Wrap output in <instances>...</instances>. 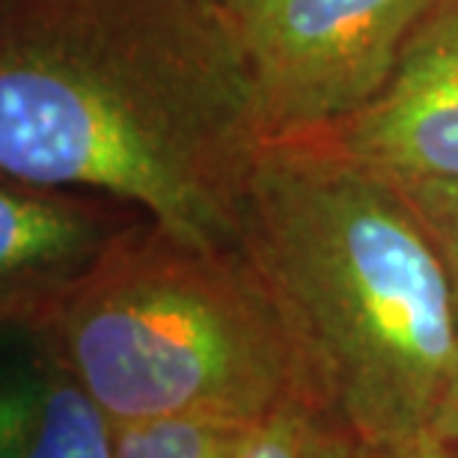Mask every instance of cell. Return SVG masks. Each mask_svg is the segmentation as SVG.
Here are the masks:
<instances>
[{"mask_svg":"<svg viewBox=\"0 0 458 458\" xmlns=\"http://www.w3.org/2000/svg\"><path fill=\"white\" fill-rule=\"evenodd\" d=\"M435 0H217L265 140L322 134L369 105Z\"/></svg>","mask_w":458,"mask_h":458,"instance_id":"4","label":"cell"},{"mask_svg":"<svg viewBox=\"0 0 458 458\" xmlns=\"http://www.w3.org/2000/svg\"><path fill=\"white\" fill-rule=\"evenodd\" d=\"M318 137L396 188L458 182V0H435L381 93Z\"/></svg>","mask_w":458,"mask_h":458,"instance_id":"5","label":"cell"},{"mask_svg":"<svg viewBox=\"0 0 458 458\" xmlns=\"http://www.w3.org/2000/svg\"><path fill=\"white\" fill-rule=\"evenodd\" d=\"M354 441L304 405L262 423L238 458H352Z\"/></svg>","mask_w":458,"mask_h":458,"instance_id":"9","label":"cell"},{"mask_svg":"<svg viewBox=\"0 0 458 458\" xmlns=\"http://www.w3.org/2000/svg\"><path fill=\"white\" fill-rule=\"evenodd\" d=\"M119 199L39 182H0V316L39 325L143 215ZM137 212V208H134Z\"/></svg>","mask_w":458,"mask_h":458,"instance_id":"6","label":"cell"},{"mask_svg":"<svg viewBox=\"0 0 458 458\" xmlns=\"http://www.w3.org/2000/svg\"><path fill=\"white\" fill-rule=\"evenodd\" d=\"M4 327L13 348L0 384V458H114L116 420L102 402L39 331Z\"/></svg>","mask_w":458,"mask_h":458,"instance_id":"7","label":"cell"},{"mask_svg":"<svg viewBox=\"0 0 458 458\" xmlns=\"http://www.w3.org/2000/svg\"><path fill=\"white\" fill-rule=\"evenodd\" d=\"M256 428L197 414L146 417L116 423L114 458H238Z\"/></svg>","mask_w":458,"mask_h":458,"instance_id":"8","label":"cell"},{"mask_svg":"<svg viewBox=\"0 0 458 458\" xmlns=\"http://www.w3.org/2000/svg\"><path fill=\"white\" fill-rule=\"evenodd\" d=\"M435 437H437V441H446V444L458 446V369L453 375L450 390H446V399H444V405H441V414H437Z\"/></svg>","mask_w":458,"mask_h":458,"instance_id":"12","label":"cell"},{"mask_svg":"<svg viewBox=\"0 0 458 458\" xmlns=\"http://www.w3.org/2000/svg\"><path fill=\"white\" fill-rule=\"evenodd\" d=\"M30 331L116 423L197 414L256 428L310 408L280 310L242 247H194L149 217Z\"/></svg>","mask_w":458,"mask_h":458,"instance_id":"3","label":"cell"},{"mask_svg":"<svg viewBox=\"0 0 458 458\" xmlns=\"http://www.w3.org/2000/svg\"><path fill=\"white\" fill-rule=\"evenodd\" d=\"M399 191L411 199L420 221L432 233L458 292V182L455 185H417Z\"/></svg>","mask_w":458,"mask_h":458,"instance_id":"10","label":"cell"},{"mask_svg":"<svg viewBox=\"0 0 458 458\" xmlns=\"http://www.w3.org/2000/svg\"><path fill=\"white\" fill-rule=\"evenodd\" d=\"M238 229L307 405L360 446L435 437L458 369V292L411 199L325 137H283L256 152Z\"/></svg>","mask_w":458,"mask_h":458,"instance_id":"2","label":"cell"},{"mask_svg":"<svg viewBox=\"0 0 458 458\" xmlns=\"http://www.w3.org/2000/svg\"><path fill=\"white\" fill-rule=\"evenodd\" d=\"M265 134L217 0H0V173L235 250Z\"/></svg>","mask_w":458,"mask_h":458,"instance_id":"1","label":"cell"},{"mask_svg":"<svg viewBox=\"0 0 458 458\" xmlns=\"http://www.w3.org/2000/svg\"><path fill=\"white\" fill-rule=\"evenodd\" d=\"M352 458H458V446L437 441V437H420L411 444L396 446H360L354 444Z\"/></svg>","mask_w":458,"mask_h":458,"instance_id":"11","label":"cell"}]
</instances>
